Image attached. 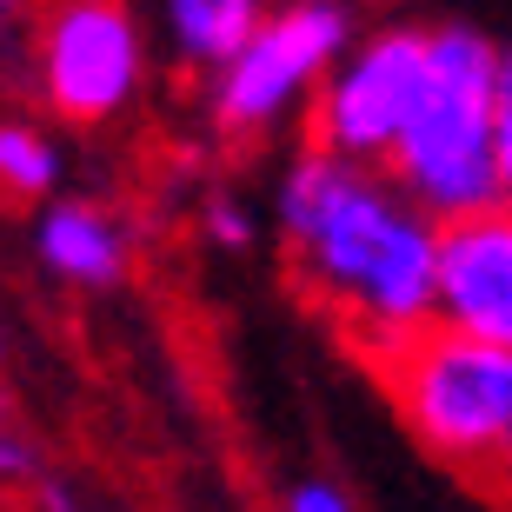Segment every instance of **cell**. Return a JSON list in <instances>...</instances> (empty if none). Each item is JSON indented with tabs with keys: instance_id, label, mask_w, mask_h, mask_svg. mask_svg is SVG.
I'll use <instances>...</instances> for the list:
<instances>
[{
	"instance_id": "obj_1",
	"label": "cell",
	"mask_w": 512,
	"mask_h": 512,
	"mask_svg": "<svg viewBox=\"0 0 512 512\" xmlns=\"http://www.w3.org/2000/svg\"><path fill=\"white\" fill-rule=\"evenodd\" d=\"M280 227L300 253V273L380 346L433 326L439 220L399 180L313 147L280 187Z\"/></svg>"
},
{
	"instance_id": "obj_2",
	"label": "cell",
	"mask_w": 512,
	"mask_h": 512,
	"mask_svg": "<svg viewBox=\"0 0 512 512\" xmlns=\"http://www.w3.org/2000/svg\"><path fill=\"white\" fill-rule=\"evenodd\" d=\"M499 80H506V54L473 27H433V80L419 100L413 127L393 153V180L413 193L419 207L446 220L499 207Z\"/></svg>"
},
{
	"instance_id": "obj_3",
	"label": "cell",
	"mask_w": 512,
	"mask_h": 512,
	"mask_svg": "<svg viewBox=\"0 0 512 512\" xmlns=\"http://www.w3.org/2000/svg\"><path fill=\"white\" fill-rule=\"evenodd\" d=\"M386 380L406 426L426 453L459 473L512 486V353L486 340H459L446 326H419L386 346Z\"/></svg>"
},
{
	"instance_id": "obj_4",
	"label": "cell",
	"mask_w": 512,
	"mask_h": 512,
	"mask_svg": "<svg viewBox=\"0 0 512 512\" xmlns=\"http://www.w3.org/2000/svg\"><path fill=\"white\" fill-rule=\"evenodd\" d=\"M426 80H433V27H386L360 40L320 87V114H313L320 147L360 167L366 160L393 167L399 140L426 100Z\"/></svg>"
},
{
	"instance_id": "obj_5",
	"label": "cell",
	"mask_w": 512,
	"mask_h": 512,
	"mask_svg": "<svg viewBox=\"0 0 512 512\" xmlns=\"http://www.w3.org/2000/svg\"><path fill=\"white\" fill-rule=\"evenodd\" d=\"M340 54H346V14L333 0H300V7L260 20L247 34V47L220 67L213 107H220L227 127H266L306 87H326Z\"/></svg>"
},
{
	"instance_id": "obj_6",
	"label": "cell",
	"mask_w": 512,
	"mask_h": 512,
	"mask_svg": "<svg viewBox=\"0 0 512 512\" xmlns=\"http://www.w3.org/2000/svg\"><path fill=\"white\" fill-rule=\"evenodd\" d=\"M47 94L60 114L107 120L140 87V34L120 0H67L47 27Z\"/></svg>"
},
{
	"instance_id": "obj_7",
	"label": "cell",
	"mask_w": 512,
	"mask_h": 512,
	"mask_svg": "<svg viewBox=\"0 0 512 512\" xmlns=\"http://www.w3.org/2000/svg\"><path fill=\"white\" fill-rule=\"evenodd\" d=\"M433 326L512 353V207L506 200L439 227Z\"/></svg>"
},
{
	"instance_id": "obj_8",
	"label": "cell",
	"mask_w": 512,
	"mask_h": 512,
	"mask_svg": "<svg viewBox=\"0 0 512 512\" xmlns=\"http://www.w3.org/2000/svg\"><path fill=\"white\" fill-rule=\"evenodd\" d=\"M40 260L54 266L60 280H80V286H107L120 280V260H127V247H120L114 220L100 207H80V200H67V207H47L40 213V233H34Z\"/></svg>"
},
{
	"instance_id": "obj_9",
	"label": "cell",
	"mask_w": 512,
	"mask_h": 512,
	"mask_svg": "<svg viewBox=\"0 0 512 512\" xmlns=\"http://www.w3.org/2000/svg\"><path fill=\"white\" fill-rule=\"evenodd\" d=\"M167 27H173V40H180L193 60L227 67V60L247 47V34L260 27V20L240 14L233 0H167Z\"/></svg>"
},
{
	"instance_id": "obj_10",
	"label": "cell",
	"mask_w": 512,
	"mask_h": 512,
	"mask_svg": "<svg viewBox=\"0 0 512 512\" xmlns=\"http://www.w3.org/2000/svg\"><path fill=\"white\" fill-rule=\"evenodd\" d=\"M54 173H60V160H54V147H47L34 127H0V187L47 193Z\"/></svg>"
},
{
	"instance_id": "obj_11",
	"label": "cell",
	"mask_w": 512,
	"mask_h": 512,
	"mask_svg": "<svg viewBox=\"0 0 512 512\" xmlns=\"http://www.w3.org/2000/svg\"><path fill=\"white\" fill-rule=\"evenodd\" d=\"M493 153H499V193L512 207V54H506V80H499V127H493Z\"/></svg>"
},
{
	"instance_id": "obj_12",
	"label": "cell",
	"mask_w": 512,
	"mask_h": 512,
	"mask_svg": "<svg viewBox=\"0 0 512 512\" xmlns=\"http://www.w3.org/2000/svg\"><path fill=\"white\" fill-rule=\"evenodd\" d=\"M286 512H353V499L340 486H326V479H306V486H293Z\"/></svg>"
},
{
	"instance_id": "obj_13",
	"label": "cell",
	"mask_w": 512,
	"mask_h": 512,
	"mask_svg": "<svg viewBox=\"0 0 512 512\" xmlns=\"http://www.w3.org/2000/svg\"><path fill=\"white\" fill-rule=\"evenodd\" d=\"M207 220H213V240H220V247H247V240H253V220L240 207H227V200H220Z\"/></svg>"
},
{
	"instance_id": "obj_14",
	"label": "cell",
	"mask_w": 512,
	"mask_h": 512,
	"mask_svg": "<svg viewBox=\"0 0 512 512\" xmlns=\"http://www.w3.org/2000/svg\"><path fill=\"white\" fill-rule=\"evenodd\" d=\"M20 473H27V446H14L0 433V479H20Z\"/></svg>"
},
{
	"instance_id": "obj_15",
	"label": "cell",
	"mask_w": 512,
	"mask_h": 512,
	"mask_svg": "<svg viewBox=\"0 0 512 512\" xmlns=\"http://www.w3.org/2000/svg\"><path fill=\"white\" fill-rule=\"evenodd\" d=\"M40 512H87V506H80L67 486H47V493H40Z\"/></svg>"
},
{
	"instance_id": "obj_16",
	"label": "cell",
	"mask_w": 512,
	"mask_h": 512,
	"mask_svg": "<svg viewBox=\"0 0 512 512\" xmlns=\"http://www.w3.org/2000/svg\"><path fill=\"white\" fill-rule=\"evenodd\" d=\"M7 7H20V0H0V14H7Z\"/></svg>"
}]
</instances>
